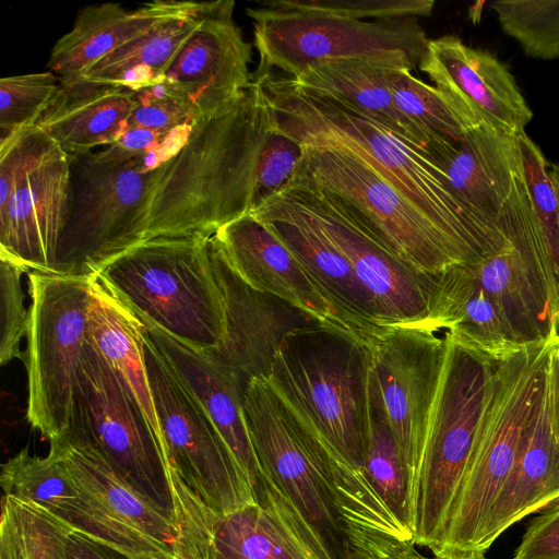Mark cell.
<instances>
[{
	"label": "cell",
	"mask_w": 559,
	"mask_h": 559,
	"mask_svg": "<svg viewBox=\"0 0 559 559\" xmlns=\"http://www.w3.org/2000/svg\"><path fill=\"white\" fill-rule=\"evenodd\" d=\"M275 127L265 91L254 80L230 110L199 120L180 152L155 171L144 241L212 237L249 214L259 155Z\"/></svg>",
	"instance_id": "1"
},
{
	"label": "cell",
	"mask_w": 559,
	"mask_h": 559,
	"mask_svg": "<svg viewBox=\"0 0 559 559\" xmlns=\"http://www.w3.org/2000/svg\"><path fill=\"white\" fill-rule=\"evenodd\" d=\"M260 82L277 128L298 143L336 145L369 163L388 182L452 238L484 257L500 249L502 230L466 210L452 194L427 148L335 98L271 73Z\"/></svg>",
	"instance_id": "2"
},
{
	"label": "cell",
	"mask_w": 559,
	"mask_h": 559,
	"mask_svg": "<svg viewBox=\"0 0 559 559\" xmlns=\"http://www.w3.org/2000/svg\"><path fill=\"white\" fill-rule=\"evenodd\" d=\"M64 432L91 444L135 489L171 512L207 558L219 516L200 502L173 468L165 444L133 394L88 337Z\"/></svg>",
	"instance_id": "3"
},
{
	"label": "cell",
	"mask_w": 559,
	"mask_h": 559,
	"mask_svg": "<svg viewBox=\"0 0 559 559\" xmlns=\"http://www.w3.org/2000/svg\"><path fill=\"white\" fill-rule=\"evenodd\" d=\"M371 340L324 324L293 331L266 378L358 486L380 499L362 468Z\"/></svg>",
	"instance_id": "4"
},
{
	"label": "cell",
	"mask_w": 559,
	"mask_h": 559,
	"mask_svg": "<svg viewBox=\"0 0 559 559\" xmlns=\"http://www.w3.org/2000/svg\"><path fill=\"white\" fill-rule=\"evenodd\" d=\"M243 416L260 465L334 559H342L345 523L361 524L372 512L367 497L317 432L266 377L249 380Z\"/></svg>",
	"instance_id": "5"
},
{
	"label": "cell",
	"mask_w": 559,
	"mask_h": 559,
	"mask_svg": "<svg viewBox=\"0 0 559 559\" xmlns=\"http://www.w3.org/2000/svg\"><path fill=\"white\" fill-rule=\"evenodd\" d=\"M558 335L496 361L471 453L435 556L485 559L479 552L480 536L515 461Z\"/></svg>",
	"instance_id": "6"
},
{
	"label": "cell",
	"mask_w": 559,
	"mask_h": 559,
	"mask_svg": "<svg viewBox=\"0 0 559 559\" xmlns=\"http://www.w3.org/2000/svg\"><path fill=\"white\" fill-rule=\"evenodd\" d=\"M210 238H151L110 260L94 276L145 325L205 352L225 334Z\"/></svg>",
	"instance_id": "7"
},
{
	"label": "cell",
	"mask_w": 559,
	"mask_h": 559,
	"mask_svg": "<svg viewBox=\"0 0 559 559\" xmlns=\"http://www.w3.org/2000/svg\"><path fill=\"white\" fill-rule=\"evenodd\" d=\"M259 66L253 79L275 69L290 78L338 60H364L413 71L428 38L419 19L361 21L292 7L286 0L248 8Z\"/></svg>",
	"instance_id": "8"
},
{
	"label": "cell",
	"mask_w": 559,
	"mask_h": 559,
	"mask_svg": "<svg viewBox=\"0 0 559 559\" xmlns=\"http://www.w3.org/2000/svg\"><path fill=\"white\" fill-rule=\"evenodd\" d=\"M429 414L409 525L418 547L435 554L475 439L496 361L448 334Z\"/></svg>",
	"instance_id": "9"
},
{
	"label": "cell",
	"mask_w": 559,
	"mask_h": 559,
	"mask_svg": "<svg viewBox=\"0 0 559 559\" xmlns=\"http://www.w3.org/2000/svg\"><path fill=\"white\" fill-rule=\"evenodd\" d=\"M299 144L302 155L294 175L335 197L415 270L436 276L483 258L447 234L357 154L336 145Z\"/></svg>",
	"instance_id": "10"
},
{
	"label": "cell",
	"mask_w": 559,
	"mask_h": 559,
	"mask_svg": "<svg viewBox=\"0 0 559 559\" xmlns=\"http://www.w3.org/2000/svg\"><path fill=\"white\" fill-rule=\"evenodd\" d=\"M49 444L79 495L76 532L130 559H204L176 516L91 444L67 432Z\"/></svg>",
	"instance_id": "11"
},
{
	"label": "cell",
	"mask_w": 559,
	"mask_h": 559,
	"mask_svg": "<svg viewBox=\"0 0 559 559\" xmlns=\"http://www.w3.org/2000/svg\"><path fill=\"white\" fill-rule=\"evenodd\" d=\"M70 160L69 214L53 272L93 276L144 241L148 193L166 163L158 157L104 163L91 153Z\"/></svg>",
	"instance_id": "12"
},
{
	"label": "cell",
	"mask_w": 559,
	"mask_h": 559,
	"mask_svg": "<svg viewBox=\"0 0 559 559\" xmlns=\"http://www.w3.org/2000/svg\"><path fill=\"white\" fill-rule=\"evenodd\" d=\"M29 324L24 362L26 418L51 441L71 418L81 356L87 343L93 276L29 271Z\"/></svg>",
	"instance_id": "13"
},
{
	"label": "cell",
	"mask_w": 559,
	"mask_h": 559,
	"mask_svg": "<svg viewBox=\"0 0 559 559\" xmlns=\"http://www.w3.org/2000/svg\"><path fill=\"white\" fill-rule=\"evenodd\" d=\"M152 399L173 468L216 516L259 503L224 439L144 329Z\"/></svg>",
	"instance_id": "14"
},
{
	"label": "cell",
	"mask_w": 559,
	"mask_h": 559,
	"mask_svg": "<svg viewBox=\"0 0 559 559\" xmlns=\"http://www.w3.org/2000/svg\"><path fill=\"white\" fill-rule=\"evenodd\" d=\"M304 205L343 253L374 301L384 328L421 326L435 276L415 270L378 240L335 197L293 175L282 190Z\"/></svg>",
	"instance_id": "15"
},
{
	"label": "cell",
	"mask_w": 559,
	"mask_h": 559,
	"mask_svg": "<svg viewBox=\"0 0 559 559\" xmlns=\"http://www.w3.org/2000/svg\"><path fill=\"white\" fill-rule=\"evenodd\" d=\"M445 347L444 333L415 325L386 328L371 340V370L408 474L409 503Z\"/></svg>",
	"instance_id": "16"
},
{
	"label": "cell",
	"mask_w": 559,
	"mask_h": 559,
	"mask_svg": "<svg viewBox=\"0 0 559 559\" xmlns=\"http://www.w3.org/2000/svg\"><path fill=\"white\" fill-rule=\"evenodd\" d=\"M234 8L233 0L202 2L198 27L163 79L190 103L198 120L230 110L252 83V46L235 22Z\"/></svg>",
	"instance_id": "17"
},
{
	"label": "cell",
	"mask_w": 559,
	"mask_h": 559,
	"mask_svg": "<svg viewBox=\"0 0 559 559\" xmlns=\"http://www.w3.org/2000/svg\"><path fill=\"white\" fill-rule=\"evenodd\" d=\"M210 249L224 302L225 334L216 347L202 353L247 385L252 378L267 377L275 353L288 333L323 323L292 302L247 284L230 267L212 237Z\"/></svg>",
	"instance_id": "18"
},
{
	"label": "cell",
	"mask_w": 559,
	"mask_h": 559,
	"mask_svg": "<svg viewBox=\"0 0 559 559\" xmlns=\"http://www.w3.org/2000/svg\"><path fill=\"white\" fill-rule=\"evenodd\" d=\"M464 117L476 124L519 135L533 112L515 79L493 55L459 37L429 39L418 67Z\"/></svg>",
	"instance_id": "19"
},
{
	"label": "cell",
	"mask_w": 559,
	"mask_h": 559,
	"mask_svg": "<svg viewBox=\"0 0 559 559\" xmlns=\"http://www.w3.org/2000/svg\"><path fill=\"white\" fill-rule=\"evenodd\" d=\"M249 214L288 248L349 328L368 337L386 329L347 259L304 205L281 191Z\"/></svg>",
	"instance_id": "20"
},
{
	"label": "cell",
	"mask_w": 559,
	"mask_h": 559,
	"mask_svg": "<svg viewBox=\"0 0 559 559\" xmlns=\"http://www.w3.org/2000/svg\"><path fill=\"white\" fill-rule=\"evenodd\" d=\"M259 503L219 516L207 559H334L275 481L261 472Z\"/></svg>",
	"instance_id": "21"
},
{
	"label": "cell",
	"mask_w": 559,
	"mask_h": 559,
	"mask_svg": "<svg viewBox=\"0 0 559 559\" xmlns=\"http://www.w3.org/2000/svg\"><path fill=\"white\" fill-rule=\"evenodd\" d=\"M70 190L71 160L66 153L24 178L0 205V255L29 271L53 272Z\"/></svg>",
	"instance_id": "22"
},
{
	"label": "cell",
	"mask_w": 559,
	"mask_h": 559,
	"mask_svg": "<svg viewBox=\"0 0 559 559\" xmlns=\"http://www.w3.org/2000/svg\"><path fill=\"white\" fill-rule=\"evenodd\" d=\"M212 239L230 267L251 287L292 302L325 325L356 332L341 318L288 248L252 214L225 224Z\"/></svg>",
	"instance_id": "23"
},
{
	"label": "cell",
	"mask_w": 559,
	"mask_h": 559,
	"mask_svg": "<svg viewBox=\"0 0 559 559\" xmlns=\"http://www.w3.org/2000/svg\"><path fill=\"white\" fill-rule=\"evenodd\" d=\"M429 153L442 169L454 198L477 217L499 227L502 207L521 165L518 135L483 124L460 142L432 145Z\"/></svg>",
	"instance_id": "24"
},
{
	"label": "cell",
	"mask_w": 559,
	"mask_h": 559,
	"mask_svg": "<svg viewBox=\"0 0 559 559\" xmlns=\"http://www.w3.org/2000/svg\"><path fill=\"white\" fill-rule=\"evenodd\" d=\"M548 366V365H547ZM559 499V444L549 409L547 370L507 477L479 540L485 552L511 525Z\"/></svg>",
	"instance_id": "25"
},
{
	"label": "cell",
	"mask_w": 559,
	"mask_h": 559,
	"mask_svg": "<svg viewBox=\"0 0 559 559\" xmlns=\"http://www.w3.org/2000/svg\"><path fill=\"white\" fill-rule=\"evenodd\" d=\"M145 328L151 341L206 413L258 495L261 469L243 416L246 385L204 353L155 328Z\"/></svg>",
	"instance_id": "26"
},
{
	"label": "cell",
	"mask_w": 559,
	"mask_h": 559,
	"mask_svg": "<svg viewBox=\"0 0 559 559\" xmlns=\"http://www.w3.org/2000/svg\"><path fill=\"white\" fill-rule=\"evenodd\" d=\"M133 91L84 79L60 81V88L35 123L69 156L108 146L127 130Z\"/></svg>",
	"instance_id": "27"
},
{
	"label": "cell",
	"mask_w": 559,
	"mask_h": 559,
	"mask_svg": "<svg viewBox=\"0 0 559 559\" xmlns=\"http://www.w3.org/2000/svg\"><path fill=\"white\" fill-rule=\"evenodd\" d=\"M188 3L155 0L135 10L112 2L84 7L78 11L72 29L55 44L47 67L61 82L75 80L120 46L182 11Z\"/></svg>",
	"instance_id": "28"
},
{
	"label": "cell",
	"mask_w": 559,
	"mask_h": 559,
	"mask_svg": "<svg viewBox=\"0 0 559 559\" xmlns=\"http://www.w3.org/2000/svg\"><path fill=\"white\" fill-rule=\"evenodd\" d=\"M144 329V323L93 275L88 338L121 377L165 444L146 373Z\"/></svg>",
	"instance_id": "29"
},
{
	"label": "cell",
	"mask_w": 559,
	"mask_h": 559,
	"mask_svg": "<svg viewBox=\"0 0 559 559\" xmlns=\"http://www.w3.org/2000/svg\"><path fill=\"white\" fill-rule=\"evenodd\" d=\"M391 69L397 68L364 60H338L288 78L299 87L349 105L429 152L428 138L395 106L386 83Z\"/></svg>",
	"instance_id": "30"
},
{
	"label": "cell",
	"mask_w": 559,
	"mask_h": 559,
	"mask_svg": "<svg viewBox=\"0 0 559 559\" xmlns=\"http://www.w3.org/2000/svg\"><path fill=\"white\" fill-rule=\"evenodd\" d=\"M201 8L202 2L189 1L182 11L120 46L79 78L132 91L162 81L181 46L198 27Z\"/></svg>",
	"instance_id": "31"
},
{
	"label": "cell",
	"mask_w": 559,
	"mask_h": 559,
	"mask_svg": "<svg viewBox=\"0 0 559 559\" xmlns=\"http://www.w3.org/2000/svg\"><path fill=\"white\" fill-rule=\"evenodd\" d=\"M364 473L384 506L402 525H409L408 474L391 429L378 384L370 371Z\"/></svg>",
	"instance_id": "32"
},
{
	"label": "cell",
	"mask_w": 559,
	"mask_h": 559,
	"mask_svg": "<svg viewBox=\"0 0 559 559\" xmlns=\"http://www.w3.org/2000/svg\"><path fill=\"white\" fill-rule=\"evenodd\" d=\"M76 530L44 507L2 496L0 559H68Z\"/></svg>",
	"instance_id": "33"
},
{
	"label": "cell",
	"mask_w": 559,
	"mask_h": 559,
	"mask_svg": "<svg viewBox=\"0 0 559 559\" xmlns=\"http://www.w3.org/2000/svg\"><path fill=\"white\" fill-rule=\"evenodd\" d=\"M0 483L3 495L33 501L73 526L79 495L49 452L44 457L22 449L1 465Z\"/></svg>",
	"instance_id": "34"
},
{
	"label": "cell",
	"mask_w": 559,
	"mask_h": 559,
	"mask_svg": "<svg viewBox=\"0 0 559 559\" xmlns=\"http://www.w3.org/2000/svg\"><path fill=\"white\" fill-rule=\"evenodd\" d=\"M386 83L395 106L428 138L429 148L438 142H460L479 127L459 112L436 87L406 69H391Z\"/></svg>",
	"instance_id": "35"
},
{
	"label": "cell",
	"mask_w": 559,
	"mask_h": 559,
	"mask_svg": "<svg viewBox=\"0 0 559 559\" xmlns=\"http://www.w3.org/2000/svg\"><path fill=\"white\" fill-rule=\"evenodd\" d=\"M502 31L531 58H559V0H499L491 3Z\"/></svg>",
	"instance_id": "36"
},
{
	"label": "cell",
	"mask_w": 559,
	"mask_h": 559,
	"mask_svg": "<svg viewBox=\"0 0 559 559\" xmlns=\"http://www.w3.org/2000/svg\"><path fill=\"white\" fill-rule=\"evenodd\" d=\"M60 88L51 71L4 76L0 80V143L34 126Z\"/></svg>",
	"instance_id": "37"
},
{
	"label": "cell",
	"mask_w": 559,
	"mask_h": 559,
	"mask_svg": "<svg viewBox=\"0 0 559 559\" xmlns=\"http://www.w3.org/2000/svg\"><path fill=\"white\" fill-rule=\"evenodd\" d=\"M525 186L544 234L559 286V202L549 164L539 146L525 133L518 135Z\"/></svg>",
	"instance_id": "38"
},
{
	"label": "cell",
	"mask_w": 559,
	"mask_h": 559,
	"mask_svg": "<svg viewBox=\"0 0 559 559\" xmlns=\"http://www.w3.org/2000/svg\"><path fill=\"white\" fill-rule=\"evenodd\" d=\"M62 153L36 124L0 143V205L8 201L24 178Z\"/></svg>",
	"instance_id": "39"
},
{
	"label": "cell",
	"mask_w": 559,
	"mask_h": 559,
	"mask_svg": "<svg viewBox=\"0 0 559 559\" xmlns=\"http://www.w3.org/2000/svg\"><path fill=\"white\" fill-rule=\"evenodd\" d=\"M29 270L0 255V364L24 359L22 340L27 336L29 307H25L22 276Z\"/></svg>",
	"instance_id": "40"
},
{
	"label": "cell",
	"mask_w": 559,
	"mask_h": 559,
	"mask_svg": "<svg viewBox=\"0 0 559 559\" xmlns=\"http://www.w3.org/2000/svg\"><path fill=\"white\" fill-rule=\"evenodd\" d=\"M133 97L127 129L168 132L199 121L190 103L164 80L133 91Z\"/></svg>",
	"instance_id": "41"
},
{
	"label": "cell",
	"mask_w": 559,
	"mask_h": 559,
	"mask_svg": "<svg viewBox=\"0 0 559 559\" xmlns=\"http://www.w3.org/2000/svg\"><path fill=\"white\" fill-rule=\"evenodd\" d=\"M301 155V145L276 126L259 155L251 212L288 185Z\"/></svg>",
	"instance_id": "42"
},
{
	"label": "cell",
	"mask_w": 559,
	"mask_h": 559,
	"mask_svg": "<svg viewBox=\"0 0 559 559\" xmlns=\"http://www.w3.org/2000/svg\"><path fill=\"white\" fill-rule=\"evenodd\" d=\"M192 128L183 126L168 132L145 128L127 129L116 142L91 154L94 159L104 163L126 162L135 157H158L167 163L185 146Z\"/></svg>",
	"instance_id": "43"
},
{
	"label": "cell",
	"mask_w": 559,
	"mask_h": 559,
	"mask_svg": "<svg viewBox=\"0 0 559 559\" xmlns=\"http://www.w3.org/2000/svg\"><path fill=\"white\" fill-rule=\"evenodd\" d=\"M295 8L320 11L361 21L428 17L433 0H286Z\"/></svg>",
	"instance_id": "44"
},
{
	"label": "cell",
	"mask_w": 559,
	"mask_h": 559,
	"mask_svg": "<svg viewBox=\"0 0 559 559\" xmlns=\"http://www.w3.org/2000/svg\"><path fill=\"white\" fill-rule=\"evenodd\" d=\"M342 559H443L423 554L413 539H401L356 526L346 528Z\"/></svg>",
	"instance_id": "45"
},
{
	"label": "cell",
	"mask_w": 559,
	"mask_h": 559,
	"mask_svg": "<svg viewBox=\"0 0 559 559\" xmlns=\"http://www.w3.org/2000/svg\"><path fill=\"white\" fill-rule=\"evenodd\" d=\"M512 559H559V499L531 521Z\"/></svg>",
	"instance_id": "46"
},
{
	"label": "cell",
	"mask_w": 559,
	"mask_h": 559,
	"mask_svg": "<svg viewBox=\"0 0 559 559\" xmlns=\"http://www.w3.org/2000/svg\"><path fill=\"white\" fill-rule=\"evenodd\" d=\"M68 559H130L124 555L97 543L86 535L74 532L68 546Z\"/></svg>",
	"instance_id": "47"
},
{
	"label": "cell",
	"mask_w": 559,
	"mask_h": 559,
	"mask_svg": "<svg viewBox=\"0 0 559 559\" xmlns=\"http://www.w3.org/2000/svg\"><path fill=\"white\" fill-rule=\"evenodd\" d=\"M551 428L559 444V335L550 352L547 366Z\"/></svg>",
	"instance_id": "48"
},
{
	"label": "cell",
	"mask_w": 559,
	"mask_h": 559,
	"mask_svg": "<svg viewBox=\"0 0 559 559\" xmlns=\"http://www.w3.org/2000/svg\"><path fill=\"white\" fill-rule=\"evenodd\" d=\"M549 176L551 178L552 185L555 187L558 202H559V165L557 164H549Z\"/></svg>",
	"instance_id": "49"
}]
</instances>
